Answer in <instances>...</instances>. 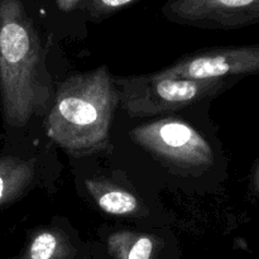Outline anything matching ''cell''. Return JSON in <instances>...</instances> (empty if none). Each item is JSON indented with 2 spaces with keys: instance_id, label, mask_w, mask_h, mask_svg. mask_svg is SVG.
<instances>
[{
  "instance_id": "3",
  "label": "cell",
  "mask_w": 259,
  "mask_h": 259,
  "mask_svg": "<svg viewBox=\"0 0 259 259\" xmlns=\"http://www.w3.org/2000/svg\"><path fill=\"white\" fill-rule=\"evenodd\" d=\"M119 104L128 115L152 116L177 111L227 88V80H187L152 75L114 77Z\"/></svg>"
},
{
  "instance_id": "11",
  "label": "cell",
  "mask_w": 259,
  "mask_h": 259,
  "mask_svg": "<svg viewBox=\"0 0 259 259\" xmlns=\"http://www.w3.org/2000/svg\"><path fill=\"white\" fill-rule=\"evenodd\" d=\"M137 0H83V8L93 19H104Z\"/></svg>"
},
{
  "instance_id": "13",
  "label": "cell",
  "mask_w": 259,
  "mask_h": 259,
  "mask_svg": "<svg viewBox=\"0 0 259 259\" xmlns=\"http://www.w3.org/2000/svg\"><path fill=\"white\" fill-rule=\"evenodd\" d=\"M254 182H255V186H257V190L259 191V164H258V167H257V171H255Z\"/></svg>"
},
{
  "instance_id": "6",
  "label": "cell",
  "mask_w": 259,
  "mask_h": 259,
  "mask_svg": "<svg viewBox=\"0 0 259 259\" xmlns=\"http://www.w3.org/2000/svg\"><path fill=\"white\" fill-rule=\"evenodd\" d=\"M169 22L206 29H234L259 23V0H168Z\"/></svg>"
},
{
  "instance_id": "12",
  "label": "cell",
  "mask_w": 259,
  "mask_h": 259,
  "mask_svg": "<svg viewBox=\"0 0 259 259\" xmlns=\"http://www.w3.org/2000/svg\"><path fill=\"white\" fill-rule=\"evenodd\" d=\"M56 2H57L60 9H62L63 12H71V10L75 9L80 0H56Z\"/></svg>"
},
{
  "instance_id": "4",
  "label": "cell",
  "mask_w": 259,
  "mask_h": 259,
  "mask_svg": "<svg viewBox=\"0 0 259 259\" xmlns=\"http://www.w3.org/2000/svg\"><path fill=\"white\" fill-rule=\"evenodd\" d=\"M131 137L134 143L174 167L201 169L214 162V152L206 139L180 119H161L136 126Z\"/></svg>"
},
{
  "instance_id": "9",
  "label": "cell",
  "mask_w": 259,
  "mask_h": 259,
  "mask_svg": "<svg viewBox=\"0 0 259 259\" xmlns=\"http://www.w3.org/2000/svg\"><path fill=\"white\" fill-rule=\"evenodd\" d=\"M19 259H83V255L65 232L42 229L33 235Z\"/></svg>"
},
{
  "instance_id": "5",
  "label": "cell",
  "mask_w": 259,
  "mask_h": 259,
  "mask_svg": "<svg viewBox=\"0 0 259 259\" xmlns=\"http://www.w3.org/2000/svg\"><path fill=\"white\" fill-rule=\"evenodd\" d=\"M259 72V46L209 48L181 58L157 71L166 77L187 80H229Z\"/></svg>"
},
{
  "instance_id": "7",
  "label": "cell",
  "mask_w": 259,
  "mask_h": 259,
  "mask_svg": "<svg viewBox=\"0 0 259 259\" xmlns=\"http://www.w3.org/2000/svg\"><path fill=\"white\" fill-rule=\"evenodd\" d=\"M85 187L101 211L115 217L141 214L138 197L128 190L103 179L86 180Z\"/></svg>"
},
{
  "instance_id": "1",
  "label": "cell",
  "mask_w": 259,
  "mask_h": 259,
  "mask_svg": "<svg viewBox=\"0 0 259 259\" xmlns=\"http://www.w3.org/2000/svg\"><path fill=\"white\" fill-rule=\"evenodd\" d=\"M52 85L39 37L20 0H0V98L9 125L43 113Z\"/></svg>"
},
{
  "instance_id": "2",
  "label": "cell",
  "mask_w": 259,
  "mask_h": 259,
  "mask_svg": "<svg viewBox=\"0 0 259 259\" xmlns=\"http://www.w3.org/2000/svg\"><path fill=\"white\" fill-rule=\"evenodd\" d=\"M118 103V90L106 66L71 76L56 93L46 123L48 137L75 156L108 149Z\"/></svg>"
},
{
  "instance_id": "8",
  "label": "cell",
  "mask_w": 259,
  "mask_h": 259,
  "mask_svg": "<svg viewBox=\"0 0 259 259\" xmlns=\"http://www.w3.org/2000/svg\"><path fill=\"white\" fill-rule=\"evenodd\" d=\"M162 240L148 233L119 230L110 234L106 248L111 259H159Z\"/></svg>"
},
{
  "instance_id": "10",
  "label": "cell",
  "mask_w": 259,
  "mask_h": 259,
  "mask_svg": "<svg viewBox=\"0 0 259 259\" xmlns=\"http://www.w3.org/2000/svg\"><path fill=\"white\" fill-rule=\"evenodd\" d=\"M34 175V159L13 156L0 158V205L19 197L32 184Z\"/></svg>"
}]
</instances>
